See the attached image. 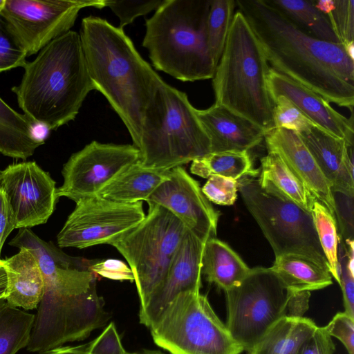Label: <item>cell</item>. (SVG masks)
I'll return each mask as SVG.
<instances>
[{
	"mask_svg": "<svg viewBox=\"0 0 354 354\" xmlns=\"http://www.w3.org/2000/svg\"><path fill=\"white\" fill-rule=\"evenodd\" d=\"M276 71L353 113L354 60L339 43L308 35L268 0H237Z\"/></svg>",
	"mask_w": 354,
	"mask_h": 354,
	"instance_id": "obj_1",
	"label": "cell"
},
{
	"mask_svg": "<svg viewBox=\"0 0 354 354\" xmlns=\"http://www.w3.org/2000/svg\"><path fill=\"white\" fill-rule=\"evenodd\" d=\"M90 78L138 147L145 111L162 79L139 54L124 30L88 16L80 32Z\"/></svg>",
	"mask_w": 354,
	"mask_h": 354,
	"instance_id": "obj_2",
	"label": "cell"
},
{
	"mask_svg": "<svg viewBox=\"0 0 354 354\" xmlns=\"http://www.w3.org/2000/svg\"><path fill=\"white\" fill-rule=\"evenodd\" d=\"M23 68L20 83L11 91L24 114L48 130L73 121L95 90L80 33L73 30L53 39Z\"/></svg>",
	"mask_w": 354,
	"mask_h": 354,
	"instance_id": "obj_3",
	"label": "cell"
},
{
	"mask_svg": "<svg viewBox=\"0 0 354 354\" xmlns=\"http://www.w3.org/2000/svg\"><path fill=\"white\" fill-rule=\"evenodd\" d=\"M211 0H165L146 19L142 46L153 66L183 82L213 78L207 41Z\"/></svg>",
	"mask_w": 354,
	"mask_h": 354,
	"instance_id": "obj_4",
	"label": "cell"
},
{
	"mask_svg": "<svg viewBox=\"0 0 354 354\" xmlns=\"http://www.w3.org/2000/svg\"><path fill=\"white\" fill-rule=\"evenodd\" d=\"M268 62L245 16L234 15L213 77L215 103L267 131L274 128V104L268 88Z\"/></svg>",
	"mask_w": 354,
	"mask_h": 354,
	"instance_id": "obj_5",
	"label": "cell"
},
{
	"mask_svg": "<svg viewBox=\"0 0 354 354\" xmlns=\"http://www.w3.org/2000/svg\"><path fill=\"white\" fill-rule=\"evenodd\" d=\"M196 110L185 93L161 81L145 111L136 147L142 166L167 171L211 152Z\"/></svg>",
	"mask_w": 354,
	"mask_h": 354,
	"instance_id": "obj_6",
	"label": "cell"
},
{
	"mask_svg": "<svg viewBox=\"0 0 354 354\" xmlns=\"http://www.w3.org/2000/svg\"><path fill=\"white\" fill-rule=\"evenodd\" d=\"M154 343L170 354H241L242 347L200 291H184L149 327Z\"/></svg>",
	"mask_w": 354,
	"mask_h": 354,
	"instance_id": "obj_7",
	"label": "cell"
},
{
	"mask_svg": "<svg viewBox=\"0 0 354 354\" xmlns=\"http://www.w3.org/2000/svg\"><path fill=\"white\" fill-rule=\"evenodd\" d=\"M148 205L145 218L111 244L124 257L133 272L140 308L163 279L187 230L165 208Z\"/></svg>",
	"mask_w": 354,
	"mask_h": 354,
	"instance_id": "obj_8",
	"label": "cell"
},
{
	"mask_svg": "<svg viewBox=\"0 0 354 354\" xmlns=\"http://www.w3.org/2000/svg\"><path fill=\"white\" fill-rule=\"evenodd\" d=\"M238 191L248 210L261 228L275 257H306L329 270L319 243L312 212L261 188L254 176L238 180Z\"/></svg>",
	"mask_w": 354,
	"mask_h": 354,
	"instance_id": "obj_9",
	"label": "cell"
},
{
	"mask_svg": "<svg viewBox=\"0 0 354 354\" xmlns=\"http://www.w3.org/2000/svg\"><path fill=\"white\" fill-rule=\"evenodd\" d=\"M224 292L225 325L232 337L248 353L277 321L288 316L291 292L270 268H251L240 284Z\"/></svg>",
	"mask_w": 354,
	"mask_h": 354,
	"instance_id": "obj_10",
	"label": "cell"
},
{
	"mask_svg": "<svg viewBox=\"0 0 354 354\" xmlns=\"http://www.w3.org/2000/svg\"><path fill=\"white\" fill-rule=\"evenodd\" d=\"M107 320L103 298L97 292L71 296L44 295L27 350L39 353L84 340Z\"/></svg>",
	"mask_w": 354,
	"mask_h": 354,
	"instance_id": "obj_11",
	"label": "cell"
},
{
	"mask_svg": "<svg viewBox=\"0 0 354 354\" xmlns=\"http://www.w3.org/2000/svg\"><path fill=\"white\" fill-rule=\"evenodd\" d=\"M146 214L142 202L120 203L97 196L75 202L57 236L59 248H86L100 244L111 245L137 226Z\"/></svg>",
	"mask_w": 354,
	"mask_h": 354,
	"instance_id": "obj_12",
	"label": "cell"
},
{
	"mask_svg": "<svg viewBox=\"0 0 354 354\" xmlns=\"http://www.w3.org/2000/svg\"><path fill=\"white\" fill-rule=\"evenodd\" d=\"M87 7L102 9L104 0H6L0 15L29 57L71 30L80 11Z\"/></svg>",
	"mask_w": 354,
	"mask_h": 354,
	"instance_id": "obj_13",
	"label": "cell"
},
{
	"mask_svg": "<svg viewBox=\"0 0 354 354\" xmlns=\"http://www.w3.org/2000/svg\"><path fill=\"white\" fill-rule=\"evenodd\" d=\"M138 160L139 150L133 145L92 141L64 165V181L57 196L75 202L96 196L120 171Z\"/></svg>",
	"mask_w": 354,
	"mask_h": 354,
	"instance_id": "obj_14",
	"label": "cell"
},
{
	"mask_svg": "<svg viewBox=\"0 0 354 354\" xmlns=\"http://www.w3.org/2000/svg\"><path fill=\"white\" fill-rule=\"evenodd\" d=\"M9 245L30 251L36 259L46 295L71 296L95 293L96 274L91 265L96 259L66 254L52 242L37 236L30 228H20Z\"/></svg>",
	"mask_w": 354,
	"mask_h": 354,
	"instance_id": "obj_15",
	"label": "cell"
},
{
	"mask_svg": "<svg viewBox=\"0 0 354 354\" xmlns=\"http://www.w3.org/2000/svg\"><path fill=\"white\" fill-rule=\"evenodd\" d=\"M0 187L14 212L16 229L46 223L58 198L55 181L35 161L10 165L1 171Z\"/></svg>",
	"mask_w": 354,
	"mask_h": 354,
	"instance_id": "obj_16",
	"label": "cell"
},
{
	"mask_svg": "<svg viewBox=\"0 0 354 354\" xmlns=\"http://www.w3.org/2000/svg\"><path fill=\"white\" fill-rule=\"evenodd\" d=\"M161 206L205 243L216 238L220 216L202 192L200 184L183 167L168 171V177L146 201Z\"/></svg>",
	"mask_w": 354,
	"mask_h": 354,
	"instance_id": "obj_17",
	"label": "cell"
},
{
	"mask_svg": "<svg viewBox=\"0 0 354 354\" xmlns=\"http://www.w3.org/2000/svg\"><path fill=\"white\" fill-rule=\"evenodd\" d=\"M205 243L188 230L163 279L139 310L140 324L149 328L178 294L200 291Z\"/></svg>",
	"mask_w": 354,
	"mask_h": 354,
	"instance_id": "obj_18",
	"label": "cell"
},
{
	"mask_svg": "<svg viewBox=\"0 0 354 354\" xmlns=\"http://www.w3.org/2000/svg\"><path fill=\"white\" fill-rule=\"evenodd\" d=\"M267 80L272 101L280 95L286 97L317 126L353 145V113L350 118H346L322 96L272 68Z\"/></svg>",
	"mask_w": 354,
	"mask_h": 354,
	"instance_id": "obj_19",
	"label": "cell"
},
{
	"mask_svg": "<svg viewBox=\"0 0 354 354\" xmlns=\"http://www.w3.org/2000/svg\"><path fill=\"white\" fill-rule=\"evenodd\" d=\"M268 152L277 153L313 196L336 218L333 193L311 153L298 133L274 128L264 136Z\"/></svg>",
	"mask_w": 354,
	"mask_h": 354,
	"instance_id": "obj_20",
	"label": "cell"
},
{
	"mask_svg": "<svg viewBox=\"0 0 354 354\" xmlns=\"http://www.w3.org/2000/svg\"><path fill=\"white\" fill-rule=\"evenodd\" d=\"M297 133L333 193L353 198V145H348L344 140L332 136L318 126Z\"/></svg>",
	"mask_w": 354,
	"mask_h": 354,
	"instance_id": "obj_21",
	"label": "cell"
},
{
	"mask_svg": "<svg viewBox=\"0 0 354 354\" xmlns=\"http://www.w3.org/2000/svg\"><path fill=\"white\" fill-rule=\"evenodd\" d=\"M196 113L209 137L211 152L248 151L264 139L266 130L223 105L214 103Z\"/></svg>",
	"mask_w": 354,
	"mask_h": 354,
	"instance_id": "obj_22",
	"label": "cell"
},
{
	"mask_svg": "<svg viewBox=\"0 0 354 354\" xmlns=\"http://www.w3.org/2000/svg\"><path fill=\"white\" fill-rule=\"evenodd\" d=\"M0 264L7 278L6 301L25 310L38 308L44 293V281L33 254L21 248L16 254L0 259Z\"/></svg>",
	"mask_w": 354,
	"mask_h": 354,
	"instance_id": "obj_23",
	"label": "cell"
},
{
	"mask_svg": "<svg viewBox=\"0 0 354 354\" xmlns=\"http://www.w3.org/2000/svg\"><path fill=\"white\" fill-rule=\"evenodd\" d=\"M168 171L147 168L138 160L120 171L96 196L120 203L146 201L167 179Z\"/></svg>",
	"mask_w": 354,
	"mask_h": 354,
	"instance_id": "obj_24",
	"label": "cell"
},
{
	"mask_svg": "<svg viewBox=\"0 0 354 354\" xmlns=\"http://www.w3.org/2000/svg\"><path fill=\"white\" fill-rule=\"evenodd\" d=\"M257 179L264 191L312 212L316 198L277 153L268 152L261 159Z\"/></svg>",
	"mask_w": 354,
	"mask_h": 354,
	"instance_id": "obj_25",
	"label": "cell"
},
{
	"mask_svg": "<svg viewBox=\"0 0 354 354\" xmlns=\"http://www.w3.org/2000/svg\"><path fill=\"white\" fill-rule=\"evenodd\" d=\"M250 269L227 243L213 238L205 243L201 274L224 291L240 284Z\"/></svg>",
	"mask_w": 354,
	"mask_h": 354,
	"instance_id": "obj_26",
	"label": "cell"
},
{
	"mask_svg": "<svg viewBox=\"0 0 354 354\" xmlns=\"http://www.w3.org/2000/svg\"><path fill=\"white\" fill-rule=\"evenodd\" d=\"M34 122L0 97V153L26 160L44 143L35 133Z\"/></svg>",
	"mask_w": 354,
	"mask_h": 354,
	"instance_id": "obj_27",
	"label": "cell"
},
{
	"mask_svg": "<svg viewBox=\"0 0 354 354\" xmlns=\"http://www.w3.org/2000/svg\"><path fill=\"white\" fill-rule=\"evenodd\" d=\"M270 269L292 292H310L333 283L328 270L301 255L290 254L276 257Z\"/></svg>",
	"mask_w": 354,
	"mask_h": 354,
	"instance_id": "obj_28",
	"label": "cell"
},
{
	"mask_svg": "<svg viewBox=\"0 0 354 354\" xmlns=\"http://www.w3.org/2000/svg\"><path fill=\"white\" fill-rule=\"evenodd\" d=\"M317 326L305 317H283L264 335L254 354H297Z\"/></svg>",
	"mask_w": 354,
	"mask_h": 354,
	"instance_id": "obj_29",
	"label": "cell"
},
{
	"mask_svg": "<svg viewBox=\"0 0 354 354\" xmlns=\"http://www.w3.org/2000/svg\"><path fill=\"white\" fill-rule=\"evenodd\" d=\"M190 171L204 178L221 176L234 180L245 176L257 177L259 169L253 168L248 151L210 152L192 162Z\"/></svg>",
	"mask_w": 354,
	"mask_h": 354,
	"instance_id": "obj_30",
	"label": "cell"
},
{
	"mask_svg": "<svg viewBox=\"0 0 354 354\" xmlns=\"http://www.w3.org/2000/svg\"><path fill=\"white\" fill-rule=\"evenodd\" d=\"M295 25L320 40L339 43L328 17L314 5L313 0H268Z\"/></svg>",
	"mask_w": 354,
	"mask_h": 354,
	"instance_id": "obj_31",
	"label": "cell"
},
{
	"mask_svg": "<svg viewBox=\"0 0 354 354\" xmlns=\"http://www.w3.org/2000/svg\"><path fill=\"white\" fill-rule=\"evenodd\" d=\"M35 315L0 298V354H16L27 347Z\"/></svg>",
	"mask_w": 354,
	"mask_h": 354,
	"instance_id": "obj_32",
	"label": "cell"
},
{
	"mask_svg": "<svg viewBox=\"0 0 354 354\" xmlns=\"http://www.w3.org/2000/svg\"><path fill=\"white\" fill-rule=\"evenodd\" d=\"M312 215L317 237L327 260L329 272L339 284V235L336 218L319 201L315 199Z\"/></svg>",
	"mask_w": 354,
	"mask_h": 354,
	"instance_id": "obj_33",
	"label": "cell"
},
{
	"mask_svg": "<svg viewBox=\"0 0 354 354\" xmlns=\"http://www.w3.org/2000/svg\"><path fill=\"white\" fill-rule=\"evenodd\" d=\"M234 6V0H211L207 19V41L216 66L224 49Z\"/></svg>",
	"mask_w": 354,
	"mask_h": 354,
	"instance_id": "obj_34",
	"label": "cell"
},
{
	"mask_svg": "<svg viewBox=\"0 0 354 354\" xmlns=\"http://www.w3.org/2000/svg\"><path fill=\"white\" fill-rule=\"evenodd\" d=\"M39 354H130L124 348L115 324L110 322L103 331L88 343L60 346Z\"/></svg>",
	"mask_w": 354,
	"mask_h": 354,
	"instance_id": "obj_35",
	"label": "cell"
},
{
	"mask_svg": "<svg viewBox=\"0 0 354 354\" xmlns=\"http://www.w3.org/2000/svg\"><path fill=\"white\" fill-rule=\"evenodd\" d=\"M27 57L23 44L0 15V72L24 67Z\"/></svg>",
	"mask_w": 354,
	"mask_h": 354,
	"instance_id": "obj_36",
	"label": "cell"
},
{
	"mask_svg": "<svg viewBox=\"0 0 354 354\" xmlns=\"http://www.w3.org/2000/svg\"><path fill=\"white\" fill-rule=\"evenodd\" d=\"M272 102L274 128L286 129L298 133L317 126L286 97L278 96Z\"/></svg>",
	"mask_w": 354,
	"mask_h": 354,
	"instance_id": "obj_37",
	"label": "cell"
},
{
	"mask_svg": "<svg viewBox=\"0 0 354 354\" xmlns=\"http://www.w3.org/2000/svg\"><path fill=\"white\" fill-rule=\"evenodd\" d=\"M335 8L328 17L342 44L354 41V1L334 0Z\"/></svg>",
	"mask_w": 354,
	"mask_h": 354,
	"instance_id": "obj_38",
	"label": "cell"
},
{
	"mask_svg": "<svg viewBox=\"0 0 354 354\" xmlns=\"http://www.w3.org/2000/svg\"><path fill=\"white\" fill-rule=\"evenodd\" d=\"M165 0L149 1H115L104 0L105 7H109L119 18L120 28L131 24L140 16H144L153 10H156Z\"/></svg>",
	"mask_w": 354,
	"mask_h": 354,
	"instance_id": "obj_39",
	"label": "cell"
},
{
	"mask_svg": "<svg viewBox=\"0 0 354 354\" xmlns=\"http://www.w3.org/2000/svg\"><path fill=\"white\" fill-rule=\"evenodd\" d=\"M238 180L212 176L201 188L209 202L221 205H232L237 198Z\"/></svg>",
	"mask_w": 354,
	"mask_h": 354,
	"instance_id": "obj_40",
	"label": "cell"
},
{
	"mask_svg": "<svg viewBox=\"0 0 354 354\" xmlns=\"http://www.w3.org/2000/svg\"><path fill=\"white\" fill-rule=\"evenodd\" d=\"M332 337L338 339L348 354H354V318L344 311L337 313L330 322L324 326Z\"/></svg>",
	"mask_w": 354,
	"mask_h": 354,
	"instance_id": "obj_41",
	"label": "cell"
},
{
	"mask_svg": "<svg viewBox=\"0 0 354 354\" xmlns=\"http://www.w3.org/2000/svg\"><path fill=\"white\" fill-rule=\"evenodd\" d=\"M91 270L96 275L109 279L134 281V277L131 268L120 260L96 259L91 265Z\"/></svg>",
	"mask_w": 354,
	"mask_h": 354,
	"instance_id": "obj_42",
	"label": "cell"
},
{
	"mask_svg": "<svg viewBox=\"0 0 354 354\" xmlns=\"http://www.w3.org/2000/svg\"><path fill=\"white\" fill-rule=\"evenodd\" d=\"M335 346L324 326H317L297 354H333Z\"/></svg>",
	"mask_w": 354,
	"mask_h": 354,
	"instance_id": "obj_43",
	"label": "cell"
},
{
	"mask_svg": "<svg viewBox=\"0 0 354 354\" xmlns=\"http://www.w3.org/2000/svg\"><path fill=\"white\" fill-rule=\"evenodd\" d=\"M339 286L342 291L344 312L354 318V274L348 270L344 257H339Z\"/></svg>",
	"mask_w": 354,
	"mask_h": 354,
	"instance_id": "obj_44",
	"label": "cell"
},
{
	"mask_svg": "<svg viewBox=\"0 0 354 354\" xmlns=\"http://www.w3.org/2000/svg\"><path fill=\"white\" fill-rule=\"evenodd\" d=\"M15 229L16 223L14 212L5 192L0 187V259L4 243Z\"/></svg>",
	"mask_w": 354,
	"mask_h": 354,
	"instance_id": "obj_45",
	"label": "cell"
},
{
	"mask_svg": "<svg viewBox=\"0 0 354 354\" xmlns=\"http://www.w3.org/2000/svg\"><path fill=\"white\" fill-rule=\"evenodd\" d=\"M310 292L308 291L290 293L288 301V316L303 317L309 307Z\"/></svg>",
	"mask_w": 354,
	"mask_h": 354,
	"instance_id": "obj_46",
	"label": "cell"
},
{
	"mask_svg": "<svg viewBox=\"0 0 354 354\" xmlns=\"http://www.w3.org/2000/svg\"><path fill=\"white\" fill-rule=\"evenodd\" d=\"M315 6L327 15L335 8L334 0H313Z\"/></svg>",
	"mask_w": 354,
	"mask_h": 354,
	"instance_id": "obj_47",
	"label": "cell"
},
{
	"mask_svg": "<svg viewBox=\"0 0 354 354\" xmlns=\"http://www.w3.org/2000/svg\"><path fill=\"white\" fill-rule=\"evenodd\" d=\"M7 290V278L3 266L0 264V298H5Z\"/></svg>",
	"mask_w": 354,
	"mask_h": 354,
	"instance_id": "obj_48",
	"label": "cell"
},
{
	"mask_svg": "<svg viewBox=\"0 0 354 354\" xmlns=\"http://www.w3.org/2000/svg\"><path fill=\"white\" fill-rule=\"evenodd\" d=\"M347 55L354 60V41L342 44Z\"/></svg>",
	"mask_w": 354,
	"mask_h": 354,
	"instance_id": "obj_49",
	"label": "cell"
},
{
	"mask_svg": "<svg viewBox=\"0 0 354 354\" xmlns=\"http://www.w3.org/2000/svg\"><path fill=\"white\" fill-rule=\"evenodd\" d=\"M130 354H166L159 350L143 349L136 353H130Z\"/></svg>",
	"mask_w": 354,
	"mask_h": 354,
	"instance_id": "obj_50",
	"label": "cell"
},
{
	"mask_svg": "<svg viewBox=\"0 0 354 354\" xmlns=\"http://www.w3.org/2000/svg\"><path fill=\"white\" fill-rule=\"evenodd\" d=\"M5 1L6 0H0V8H1L3 6Z\"/></svg>",
	"mask_w": 354,
	"mask_h": 354,
	"instance_id": "obj_51",
	"label": "cell"
},
{
	"mask_svg": "<svg viewBox=\"0 0 354 354\" xmlns=\"http://www.w3.org/2000/svg\"><path fill=\"white\" fill-rule=\"evenodd\" d=\"M248 354H254L252 352H248Z\"/></svg>",
	"mask_w": 354,
	"mask_h": 354,
	"instance_id": "obj_52",
	"label": "cell"
},
{
	"mask_svg": "<svg viewBox=\"0 0 354 354\" xmlns=\"http://www.w3.org/2000/svg\"><path fill=\"white\" fill-rule=\"evenodd\" d=\"M0 174H1V170H0Z\"/></svg>",
	"mask_w": 354,
	"mask_h": 354,
	"instance_id": "obj_53",
	"label": "cell"
}]
</instances>
